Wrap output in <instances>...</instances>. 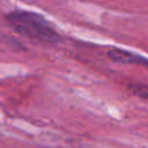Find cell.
Segmentation results:
<instances>
[{"label":"cell","mask_w":148,"mask_h":148,"mask_svg":"<svg viewBox=\"0 0 148 148\" xmlns=\"http://www.w3.org/2000/svg\"><path fill=\"white\" fill-rule=\"evenodd\" d=\"M6 20L18 35L42 43H56L59 40L58 32L46 20L32 12L15 10L7 14Z\"/></svg>","instance_id":"cell-1"},{"label":"cell","mask_w":148,"mask_h":148,"mask_svg":"<svg viewBox=\"0 0 148 148\" xmlns=\"http://www.w3.org/2000/svg\"><path fill=\"white\" fill-rule=\"evenodd\" d=\"M108 57L112 61L120 62V64H134V65H146L147 64L146 58H143L136 53H132L126 50H121V49H111L108 52Z\"/></svg>","instance_id":"cell-2"},{"label":"cell","mask_w":148,"mask_h":148,"mask_svg":"<svg viewBox=\"0 0 148 148\" xmlns=\"http://www.w3.org/2000/svg\"><path fill=\"white\" fill-rule=\"evenodd\" d=\"M132 88H135V94H138L142 98H147V87L143 84H135Z\"/></svg>","instance_id":"cell-3"}]
</instances>
